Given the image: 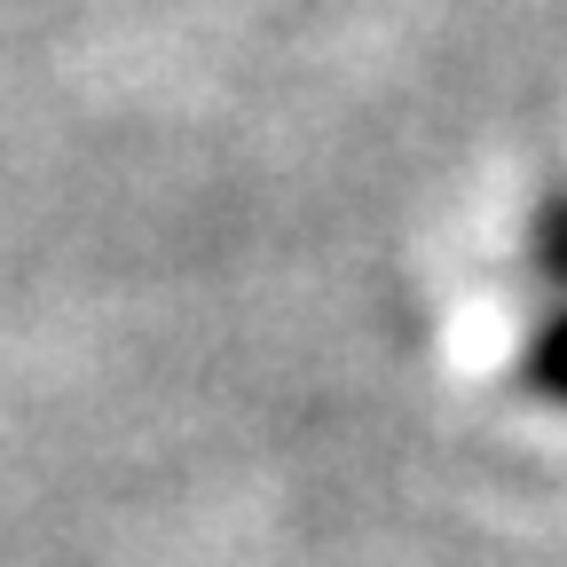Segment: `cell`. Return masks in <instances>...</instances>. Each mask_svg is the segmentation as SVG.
<instances>
[{
  "label": "cell",
  "instance_id": "1",
  "mask_svg": "<svg viewBox=\"0 0 567 567\" xmlns=\"http://www.w3.org/2000/svg\"><path fill=\"white\" fill-rule=\"evenodd\" d=\"M528 284H536V331L520 347V386L567 410V189H551L528 221Z\"/></svg>",
  "mask_w": 567,
  "mask_h": 567
}]
</instances>
